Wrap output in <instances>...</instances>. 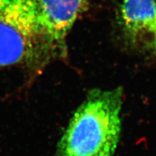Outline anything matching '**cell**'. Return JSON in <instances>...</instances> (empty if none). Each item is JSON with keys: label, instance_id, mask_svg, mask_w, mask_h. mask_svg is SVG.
<instances>
[{"label": "cell", "instance_id": "1", "mask_svg": "<svg viewBox=\"0 0 156 156\" xmlns=\"http://www.w3.org/2000/svg\"><path fill=\"white\" fill-rule=\"evenodd\" d=\"M121 87L92 90L70 119L56 156H113L121 134Z\"/></svg>", "mask_w": 156, "mask_h": 156}, {"label": "cell", "instance_id": "2", "mask_svg": "<svg viewBox=\"0 0 156 156\" xmlns=\"http://www.w3.org/2000/svg\"><path fill=\"white\" fill-rule=\"evenodd\" d=\"M56 49L34 0L0 2V68L19 66L36 72Z\"/></svg>", "mask_w": 156, "mask_h": 156}, {"label": "cell", "instance_id": "3", "mask_svg": "<svg viewBox=\"0 0 156 156\" xmlns=\"http://www.w3.org/2000/svg\"><path fill=\"white\" fill-rule=\"evenodd\" d=\"M48 38L58 48L85 7L86 0H34Z\"/></svg>", "mask_w": 156, "mask_h": 156}, {"label": "cell", "instance_id": "4", "mask_svg": "<svg viewBox=\"0 0 156 156\" xmlns=\"http://www.w3.org/2000/svg\"><path fill=\"white\" fill-rule=\"evenodd\" d=\"M122 18L132 36L149 35L152 38L156 30V0H124Z\"/></svg>", "mask_w": 156, "mask_h": 156}, {"label": "cell", "instance_id": "5", "mask_svg": "<svg viewBox=\"0 0 156 156\" xmlns=\"http://www.w3.org/2000/svg\"><path fill=\"white\" fill-rule=\"evenodd\" d=\"M151 40H152V46H153V47L156 49V30L155 31V33H154L153 37H152Z\"/></svg>", "mask_w": 156, "mask_h": 156}, {"label": "cell", "instance_id": "6", "mask_svg": "<svg viewBox=\"0 0 156 156\" xmlns=\"http://www.w3.org/2000/svg\"><path fill=\"white\" fill-rule=\"evenodd\" d=\"M2 1V0H0V2H1Z\"/></svg>", "mask_w": 156, "mask_h": 156}]
</instances>
